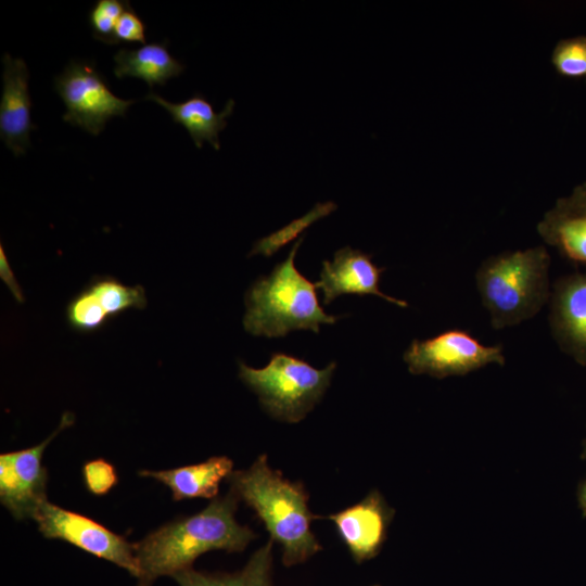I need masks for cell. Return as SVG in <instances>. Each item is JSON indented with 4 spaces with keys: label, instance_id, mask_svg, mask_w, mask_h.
Wrapping results in <instances>:
<instances>
[{
    "label": "cell",
    "instance_id": "cell-11",
    "mask_svg": "<svg viewBox=\"0 0 586 586\" xmlns=\"http://www.w3.org/2000/svg\"><path fill=\"white\" fill-rule=\"evenodd\" d=\"M549 324L560 349L586 366V273L562 276L552 284Z\"/></svg>",
    "mask_w": 586,
    "mask_h": 586
},
{
    "label": "cell",
    "instance_id": "cell-21",
    "mask_svg": "<svg viewBox=\"0 0 586 586\" xmlns=\"http://www.w3.org/2000/svg\"><path fill=\"white\" fill-rule=\"evenodd\" d=\"M65 314L68 326L81 333L94 332L111 319L88 286L68 302Z\"/></svg>",
    "mask_w": 586,
    "mask_h": 586
},
{
    "label": "cell",
    "instance_id": "cell-16",
    "mask_svg": "<svg viewBox=\"0 0 586 586\" xmlns=\"http://www.w3.org/2000/svg\"><path fill=\"white\" fill-rule=\"evenodd\" d=\"M145 99L163 106L175 123L182 125L196 148L201 149L203 142L207 141L215 150L220 149L218 135L226 128L227 117L233 112L232 99L228 100L220 113H216L213 105L201 93H194L180 103H171L153 91Z\"/></svg>",
    "mask_w": 586,
    "mask_h": 586
},
{
    "label": "cell",
    "instance_id": "cell-15",
    "mask_svg": "<svg viewBox=\"0 0 586 586\" xmlns=\"http://www.w3.org/2000/svg\"><path fill=\"white\" fill-rule=\"evenodd\" d=\"M233 462L226 456L169 470H141L140 476L151 477L167 486L176 501L192 498H216L220 482L232 473Z\"/></svg>",
    "mask_w": 586,
    "mask_h": 586
},
{
    "label": "cell",
    "instance_id": "cell-13",
    "mask_svg": "<svg viewBox=\"0 0 586 586\" xmlns=\"http://www.w3.org/2000/svg\"><path fill=\"white\" fill-rule=\"evenodd\" d=\"M543 241L562 257L586 264V181L559 198L536 226Z\"/></svg>",
    "mask_w": 586,
    "mask_h": 586
},
{
    "label": "cell",
    "instance_id": "cell-14",
    "mask_svg": "<svg viewBox=\"0 0 586 586\" xmlns=\"http://www.w3.org/2000/svg\"><path fill=\"white\" fill-rule=\"evenodd\" d=\"M2 62L0 137L5 146L20 156L29 146V133L36 128L30 119L29 73L24 60L13 59L9 53L3 55Z\"/></svg>",
    "mask_w": 586,
    "mask_h": 586
},
{
    "label": "cell",
    "instance_id": "cell-9",
    "mask_svg": "<svg viewBox=\"0 0 586 586\" xmlns=\"http://www.w3.org/2000/svg\"><path fill=\"white\" fill-rule=\"evenodd\" d=\"M74 420L72 412H64L58 429L40 444L0 455V501L15 520H34L39 507L48 500V472L41 463L42 454Z\"/></svg>",
    "mask_w": 586,
    "mask_h": 586
},
{
    "label": "cell",
    "instance_id": "cell-20",
    "mask_svg": "<svg viewBox=\"0 0 586 586\" xmlns=\"http://www.w3.org/2000/svg\"><path fill=\"white\" fill-rule=\"evenodd\" d=\"M336 204L331 201L316 204L304 216L292 220L283 228L256 241L249 256L262 254L266 257H270L282 246L286 245L293 239L298 237L301 232L307 229L315 221L331 214L334 209H336Z\"/></svg>",
    "mask_w": 586,
    "mask_h": 586
},
{
    "label": "cell",
    "instance_id": "cell-7",
    "mask_svg": "<svg viewBox=\"0 0 586 586\" xmlns=\"http://www.w3.org/2000/svg\"><path fill=\"white\" fill-rule=\"evenodd\" d=\"M54 88L67 109L63 120L93 136L111 118L124 117L135 103L115 95L94 65L85 61H71L55 77Z\"/></svg>",
    "mask_w": 586,
    "mask_h": 586
},
{
    "label": "cell",
    "instance_id": "cell-8",
    "mask_svg": "<svg viewBox=\"0 0 586 586\" xmlns=\"http://www.w3.org/2000/svg\"><path fill=\"white\" fill-rule=\"evenodd\" d=\"M34 520L46 538L69 543L114 563L133 577L138 576L139 566L133 544L93 519L46 500L37 510Z\"/></svg>",
    "mask_w": 586,
    "mask_h": 586
},
{
    "label": "cell",
    "instance_id": "cell-2",
    "mask_svg": "<svg viewBox=\"0 0 586 586\" xmlns=\"http://www.w3.org/2000/svg\"><path fill=\"white\" fill-rule=\"evenodd\" d=\"M229 489L264 523L270 539L282 548V563H303L322 549L311 522L320 517L308 507V494L301 482H291L268 464L267 455L245 470L227 477Z\"/></svg>",
    "mask_w": 586,
    "mask_h": 586
},
{
    "label": "cell",
    "instance_id": "cell-3",
    "mask_svg": "<svg viewBox=\"0 0 586 586\" xmlns=\"http://www.w3.org/2000/svg\"><path fill=\"white\" fill-rule=\"evenodd\" d=\"M549 268L550 255L544 245L506 251L480 264L475 286L493 329L518 326L549 303Z\"/></svg>",
    "mask_w": 586,
    "mask_h": 586
},
{
    "label": "cell",
    "instance_id": "cell-1",
    "mask_svg": "<svg viewBox=\"0 0 586 586\" xmlns=\"http://www.w3.org/2000/svg\"><path fill=\"white\" fill-rule=\"evenodd\" d=\"M238 502L229 489L200 512L168 522L133 544L139 566L136 586H152L161 576L173 577L211 550L243 551L256 534L237 522Z\"/></svg>",
    "mask_w": 586,
    "mask_h": 586
},
{
    "label": "cell",
    "instance_id": "cell-23",
    "mask_svg": "<svg viewBox=\"0 0 586 586\" xmlns=\"http://www.w3.org/2000/svg\"><path fill=\"white\" fill-rule=\"evenodd\" d=\"M129 5V1L98 0L88 15L93 37L107 44H114L116 24Z\"/></svg>",
    "mask_w": 586,
    "mask_h": 586
},
{
    "label": "cell",
    "instance_id": "cell-4",
    "mask_svg": "<svg viewBox=\"0 0 586 586\" xmlns=\"http://www.w3.org/2000/svg\"><path fill=\"white\" fill-rule=\"evenodd\" d=\"M304 237L292 246L285 260L267 277H259L245 293L244 329L256 336L279 337L293 330L319 332L321 323L339 317L319 305L316 284L297 271L294 258Z\"/></svg>",
    "mask_w": 586,
    "mask_h": 586
},
{
    "label": "cell",
    "instance_id": "cell-25",
    "mask_svg": "<svg viewBox=\"0 0 586 586\" xmlns=\"http://www.w3.org/2000/svg\"><path fill=\"white\" fill-rule=\"evenodd\" d=\"M145 29L146 26L143 21L132 10L131 5H129L120 15L116 24L114 30V44L119 42L145 43Z\"/></svg>",
    "mask_w": 586,
    "mask_h": 586
},
{
    "label": "cell",
    "instance_id": "cell-22",
    "mask_svg": "<svg viewBox=\"0 0 586 586\" xmlns=\"http://www.w3.org/2000/svg\"><path fill=\"white\" fill-rule=\"evenodd\" d=\"M551 64L558 75L579 79L586 77V36L560 39L552 49Z\"/></svg>",
    "mask_w": 586,
    "mask_h": 586
},
{
    "label": "cell",
    "instance_id": "cell-18",
    "mask_svg": "<svg viewBox=\"0 0 586 586\" xmlns=\"http://www.w3.org/2000/svg\"><path fill=\"white\" fill-rule=\"evenodd\" d=\"M272 540L256 550L245 566L235 573H207L193 568L176 573L179 586H272Z\"/></svg>",
    "mask_w": 586,
    "mask_h": 586
},
{
    "label": "cell",
    "instance_id": "cell-5",
    "mask_svg": "<svg viewBox=\"0 0 586 586\" xmlns=\"http://www.w3.org/2000/svg\"><path fill=\"white\" fill-rule=\"evenodd\" d=\"M334 361L323 369L284 353H273L269 364L260 369L239 361V378L258 396L265 411L272 418L297 423L320 402L330 385Z\"/></svg>",
    "mask_w": 586,
    "mask_h": 586
},
{
    "label": "cell",
    "instance_id": "cell-28",
    "mask_svg": "<svg viewBox=\"0 0 586 586\" xmlns=\"http://www.w3.org/2000/svg\"><path fill=\"white\" fill-rule=\"evenodd\" d=\"M582 457L586 458V441L584 442V453H583Z\"/></svg>",
    "mask_w": 586,
    "mask_h": 586
},
{
    "label": "cell",
    "instance_id": "cell-10",
    "mask_svg": "<svg viewBox=\"0 0 586 586\" xmlns=\"http://www.w3.org/2000/svg\"><path fill=\"white\" fill-rule=\"evenodd\" d=\"M379 491H371L362 500L327 519L334 523L340 539L357 563L379 555L394 517Z\"/></svg>",
    "mask_w": 586,
    "mask_h": 586
},
{
    "label": "cell",
    "instance_id": "cell-24",
    "mask_svg": "<svg viewBox=\"0 0 586 586\" xmlns=\"http://www.w3.org/2000/svg\"><path fill=\"white\" fill-rule=\"evenodd\" d=\"M82 479L88 492L94 496L106 495L118 483L114 466L103 458L87 461L82 467Z\"/></svg>",
    "mask_w": 586,
    "mask_h": 586
},
{
    "label": "cell",
    "instance_id": "cell-12",
    "mask_svg": "<svg viewBox=\"0 0 586 586\" xmlns=\"http://www.w3.org/2000/svg\"><path fill=\"white\" fill-rule=\"evenodd\" d=\"M371 258L360 250L345 246L335 252L332 262L323 260L320 280L315 283L323 293V304H330L342 294H373L397 306L408 307L407 302L380 291V278L385 268L374 265Z\"/></svg>",
    "mask_w": 586,
    "mask_h": 586
},
{
    "label": "cell",
    "instance_id": "cell-29",
    "mask_svg": "<svg viewBox=\"0 0 586 586\" xmlns=\"http://www.w3.org/2000/svg\"><path fill=\"white\" fill-rule=\"evenodd\" d=\"M374 586H379V585H374Z\"/></svg>",
    "mask_w": 586,
    "mask_h": 586
},
{
    "label": "cell",
    "instance_id": "cell-27",
    "mask_svg": "<svg viewBox=\"0 0 586 586\" xmlns=\"http://www.w3.org/2000/svg\"><path fill=\"white\" fill-rule=\"evenodd\" d=\"M578 502L583 511L584 517H586V481H584L578 487Z\"/></svg>",
    "mask_w": 586,
    "mask_h": 586
},
{
    "label": "cell",
    "instance_id": "cell-26",
    "mask_svg": "<svg viewBox=\"0 0 586 586\" xmlns=\"http://www.w3.org/2000/svg\"><path fill=\"white\" fill-rule=\"evenodd\" d=\"M0 277L7 284L13 296L18 303L24 302L23 291L15 279V276L11 269V266L7 259V255L3 250V245H0Z\"/></svg>",
    "mask_w": 586,
    "mask_h": 586
},
{
    "label": "cell",
    "instance_id": "cell-6",
    "mask_svg": "<svg viewBox=\"0 0 586 586\" xmlns=\"http://www.w3.org/2000/svg\"><path fill=\"white\" fill-rule=\"evenodd\" d=\"M412 374L437 379L464 375L489 364L504 366L501 345L487 346L461 329H449L425 340H413L404 353Z\"/></svg>",
    "mask_w": 586,
    "mask_h": 586
},
{
    "label": "cell",
    "instance_id": "cell-17",
    "mask_svg": "<svg viewBox=\"0 0 586 586\" xmlns=\"http://www.w3.org/2000/svg\"><path fill=\"white\" fill-rule=\"evenodd\" d=\"M114 74L117 78L136 77L152 89L179 76L184 65L167 50V41L143 44L137 49H120L114 56Z\"/></svg>",
    "mask_w": 586,
    "mask_h": 586
},
{
    "label": "cell",
    "instance_id": "cell-19",
    "mask_svg": "<svg viewBox=\"0 0 586 586\" xmlns=\"http://www.w3.org/2000/svg\"><path fill=\"white\" fill-rule=\"evenodd\" d=\"M87 286L111 319L129 309H144L148 304L145 290L140 284L129 286L116 278L102 276L94 277Z\"/></svg>",
    "mask_w": 586,
    "mask_h": 586
}]
</instances>
